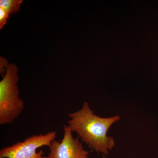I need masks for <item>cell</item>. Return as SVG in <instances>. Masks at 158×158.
Instances as JSON below:
<instances>
[{
    "mask_svg": "<svg viewBox=\"0 0 158 158\" xmlns=\"http://www.w3.org/2000/svg\"><path fill=\"white\" fill-rule=\"evenodd\" d=\"M68 126L90 149L105 155L115 145L114 138L108 136L110 127L120 119L115 116L102 118L95 115L88 102H85L81 110L69 114Z\"/></svg>",
    "mask_w": 158,
    "mask_h": 158,
    "instance_id": "obj_1",
    "label": "cell"
},
{
    "mask_svg": "<svg viewBox=\"0 0 158 158\" xmlns=\"http://www.w3.org/2000/svg\"><path fill=\"white\" fill-rule=\"evenodd\" d=\"M18 69L13 63L6 66V73L0 81V124L12 123L20 115L24 102L20 98L17 83Z\"/></svg>",
    "mask_w": 158,
    "mask_h": 158,
    "instance_id": "obj_2",
    "label": "cell"
},
{
    "mask_svg": "<svg viewBox=\"0 0 158 158\" xmlns=\"http://www.w3.org/2000/svg\"><path fill=\"white\" fill-rule=\"evenodd\" d=\"M56 136V131L34 135L22 142L19 141L11 146L3 148L0 150V158H48L44 156L43 151L37 152V149L42 146L49 147Z\"/></svg>",
    "mask_w": 158,
    "mask_h": 158,
    "instance_id": "obj_3",
    "label": "cell"
},
{
    "mask_svg": "<svg viewBox=\"0 0 158 158\" xmlns=\"http://www.w3.org/2000/svg\"><path fill=\"white\" fill-rule=\"evenodd\" d=\"M62 141L54 140L49 146L48 158H88L89 152L85 150L79 138H75L69 126H64Z\"/></svg>",
    "mask_w": 158,
    "mask_h": 158,
    "instance_id": "obj_4",
    "label": "cell"
},
{
    "mask_svg": "<svg viewBox=\"0 0 158 158\" xmlns=\"http://www.w3.org/2000/svg\"><path fill=\"white\" fill-rule=\"evenodd\" d=\"M23 0H1L0 7L7 10L10 14L16 13L19 11Z\"/></svg>",
    "mask_w": 158,
    "mask_h": 158,
    "instance_id": "obj_5",
    "label": "cell"
},
{
    "mask_svg": "<svg viewBox=\"0 0 158 158\" xmlns=\"http://www.w3.org/2000/svg\"><path fill=\"white\" fill-rule=\"evenodd\" d=\"M9 11L3 7H0V29L2 30L7 23V20L9 17Z\"/></svg>",
    "mask_w": 158,
    "mask_h": 158,
    "instance_id": "obj_6",
    "label": "cell"
}]
</instances>
